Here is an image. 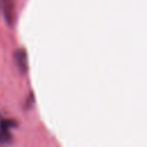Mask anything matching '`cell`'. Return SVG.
I'll return each mask as SVG.
<instances>
[{
    "label": "cell",
    "instance_id": "6da1fadb",
    "mask_svg": "<svg viewBox=\"0 0 147 147\" xmlns=\"http://www.w3.org/2000/svg\"><path fill=\"white\" fill-rule=\"evenodd\" d=\"M13 122L5 119L0 115V144H7L11 140L10 127L13 126Z\"/></svg>",
    "mask_w": 147,
    "mask_h": 147
},
{
    "label": "cell",
    "instance_id": "7a4b0ae2",
    "mask_svg": "<svg viewBox=\"0 0 147 147\" xmlns=\"http://www.w3.org/2000/svg\"><path fill=\"white\" fill-rule=\"evenodd\" d=\"M11 8H13L11 0H1V9L7 20L11 18Z\"/></svg>",
    "mask_w": 147,
    "mask_h": 147
}]
</instances>
